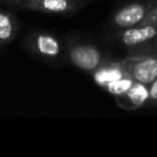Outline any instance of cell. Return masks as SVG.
<instances>
[{
    "label": "cell",
    "mask_w": 157,
    "mask_h": 157,
    "mask_svg": "<svg viewBox=\"0 0 157 157\" xmlns=\"http://www.w3.org/2000/svg\"><path fill=\"white\" fill-rule=\"evenodd\" d=\"M66 54L72 65L88 74L108 60L98 47L83 42H70Z\"/></svg>",
    "instance_id": "obj_1"
},
{
    "label": "cell",
    "mask_w": 157,
    "mask_h": 157,
    "mask_svg": "<svg viewBox=\"0 0 157 157\" xmlns=\"http://www.w3.org/2000/svg\"><path fill=\"white\" fill-rule=\"evenodd\" d=\"M121 63L134 81L150 85L157 77V54L131 53Z\"/></svg>",
    "instance_id": "obj_2"
},
{
    "label": "cell",
    "mask_w": 157,
    "mask_h": 157,
    "mask_svg": "<svg viewBox=\"0 0 157 157\" xmlns=\"http://www.w3.org/2000/svg\"><path fill=\"white\" fill-rule=\"evenodd\" d=\"M155 0L145 1H132L121 7H119L112 16L110 25L113 28L121 31L136 25H140L144 17L147 15L152 7Z\"/></svg>",
    "instance_id": "obj_3"
},
{
    "label": "cell",
    "mask_w": 157,
    "mask_h": 157,
    "mask_svg": "<svg viewBox=\"0 0 157 157\" xmlns=\"http://www.w3.org/2000/svg\"><path fill=\"white\" fill-rule=\"evenodd\" d=\"M27 45L34 54L49 60H56L63 54L60 40L47 32H32L27 38Z\"/></svg>",
    "instance_id": "obj_4"
},
{
    "label": "cell",
    "mask_w": 157,
    "mask_h": 157,
    "mask_svg": "<svg viewBox=\"0 0 157 157\" xmlns=\"http://www.w3.org/2000/svg\"><path fill=\"white\" fill-rule=\"evenodd\" d=\"M157 36V25H136L118 31L115 39L128 48H137Z\"/></svg>",
    "instance_id": "obj_5"
},
{
    "label": "cell",
    "mask_w": 157,
    "mask_h": 157,
    "mask_svg": "<svg viewBox=\"0 0 157 157\" xmlns=\"http://www.w3.org/2000/svg\"><path fill=\"white\" fill-rule=\"evenodd\" d=\"M21 7L44 13H74L80 4L74 0H25Z\"/></svg>",
    "instance_id": "obj_6"
},
{
    "label": "cell",
    "mask_w": 157,
    "mask_h": 157,
    "mask_svg": "<svg viewBox=\"0 0 157 157\" xmlns=\"http://www.w3.org/2000/svg\"><path fill=\"white\" fill-rule=\"evenodd\" d=\"M150 98L148 85L135 81L123 94L115 97L117 104L125 110H136L145 107Z\"/></svg>",
    "instance_id": "obj_7"
},
{
    "label": "cell",
    "mask_w": 157,
    "mask_h": 157,
    "mask_svg": "<svg viewBox=\"0 0 157 157\" xmlns=\"http://www.w3.org/2000/svg\"><path fill=\"white\" fill-rule=\"evenodd\" d=\"M128 71L125 70L121 60L118 61H110L107 60L105 63H103L101 66H98L96 70H93L91 72L92 80L94 81V83L102 88H104L107 85L123 78L125 76H128Z\"/></svg>",
    "instance_id": "obj_8"
},
{
    "label": "cell",
    "mask_w": 157,
    "mask_h": 157,
    "mask_svg": "<svg viewBox=\"0 0 157 157\" xmlns=\"http://www.w3.org/2000/svg\"><path fill=\"white\" fill-rule=\"evenodd\" d=\"M18 29L17 20L12 13L0 9V45L11 42Z\"/></svg>",
    "instance_id": "obj_9"
},
{
    "label": "cell",
    "mask_w": 157,
    "mask_h": 157,
    "mask_svg": "<svg viewBox=\"0 0 157 157\" xmlns=\"http://www.w3.org/2000/svg\"><path fill=\"white\" fill-rule=\"evenodd\" d=\"M134 82H135L134 78H132L130 75H128V76H125V77H123V78H119V80H117V81H114V82L107 85L103 90L107 91L108 93H110L112 96L118 97V96L123 94L124 92H126Z\"/></svg>",
    "instance_id": "obj_10"
},
{
    "label": "cell",
    "mask_w": 157,
    "mask_h": 157,
    "mask_svg": "<svg viewBox=\"0 0 157 157\" xmlns=\"http://www.w3.org/2000/svg\"><path fill=\"white\" fill-rule=\"evenodd\" d=\"M132 53H151V54H157V36L152 38L151 40L144 43L142 45L135 48Z\"/></svg>",
    "instance_id": "obj_11"
},
{
    "label": "cell",
    "mask_w": 157,
    "mask_h": 157,
    "mask_svg": "<svg viewBox=\"0 0 157 157\" xmlns=\"http://www.w3.org/2000/svg\"><path fill=\"white\" fill-rule=\"evenodd\" d=\"M140 25H157V0H155L152 7L144 17Z\"/></svg>",
    "instance_id": "obj_12"
},
{
    "label": "cell",
    "mask_w": 157,
    "mask_h": 157,
    "mask_svg": "<svg viewBox=\"0 0 157 157\" xmlns=\"http://www.w3.org/2000/svg\"><path fill=\"white\" fill-rule=\"evenodd\" d=\"M148 91H150V98L146 107H155L157 105V77L148 85Z\"/></svg>",
    "instance_id": "obj_13"
},
{
    "label": "cell",
    "mask_w": 157,
    "mask_h": 157,
    "mask_svg": "<svg viewBox=\"0 0 157 157\" xmlns=\"http://www.w3.org/2000/svg\"><path fill=\"white\" fill-rule=\"evenodd\" d=\"M23 0H6V4L9 5H12V6H17V7H21Z\"/></svg>",
    "instance_id": "obj_14"
},
{
    "label": "cell",
    "mask_w": 157,
    "mask_h": 157,
    "mask_svg": "<svg viewBox=\"0 0 157 157\" xmlns=\"http://www.w3.org/2000/svg\"><path fill=\"white\" fill-rule=\"evenodd\" d=\"M74 1H77V2H78V4H80V1H81V0H74Z\"/></svg>",
    "instance_id": "obj_15"
},
{
    "label": "cell",
    "mask_w": 157,
    "mask_h": 157,
    "mask_svg": "<svg viewBox=\"0 0 157 157\" xmlns=\"http://www.w3.org/2000/svg\"><path fill=\"white\" fill-rule=\"evenodd\" d=\"M1 1H5V2H6V0H1Z\"/></svg>",
    "instance_id": "obj_16"
},
{
    "label": "cell",
    "mask_w": 157,
    "mask_h": 157,
    "mask_svg": "<svg viewBox=\"0 0 157 157\" xmlns=\"http://www.w3.org/2000/svg\"><path fill=\"white\" fill-rule=\"evenodd\" d=\"M23 1H25V0H23Z\"/></svg>",
    "instance_id": "obj_17"
}]
</instances>
